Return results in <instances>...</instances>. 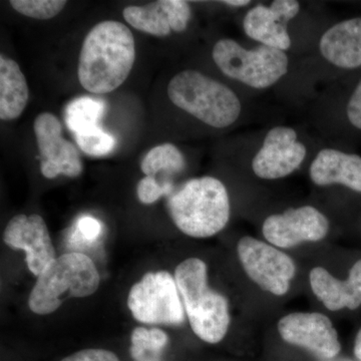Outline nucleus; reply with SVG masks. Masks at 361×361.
I'll return each instance as SVG.
<instances>
[{
	"mask_svg": "<svg viewBox=\"0 0 361 361\" xmlns=\"http://www.w3.org/2000/svg\"><path fill=\"white\" fill-rule=\"evenodd\" d=\"M135 59V39L128 26L116 20L94 26L78 59L80 85L92 94H108L125 82Z\"/></svg>",
	"mask_w": 361,
	"mask_h": 361,
	"instance_id": "f257e3e1",
	"label": "nucleus"
},
{
	"mask_svg": "<svg viewBox=\"0 0 361 361\" xmlns=\"http://www.w3.org/2000/svg\"><path fill=\"white\" fill-rule=\"evenodd\" d=\"M171 219L193 238H209L222 231L231 215L225 185L213 177L195 178L168 198Z\"/></svg>",
	"mask_w": 361,
	"mask_h": 361,
	"instance_id": "f03ea898",
	"label": "nucleus"
},
{
	"mask_svg": "<svg viewBox=\"0 0 361 361\" xmlns=\"http://www.w3.org/2000/svg\"><path fill=\"white\" fill-rule=\"evenodd\" d=\"M174 277L194 334L207 343H219L231 323L229 302L209 286L206 263L186 259L176 268Z\"/></svg>",
	"mask_w": 361,
	"mask_h": 361,
	"instance_id": "7ed1b4c3",
	"label": "nucleus"
},
{
	"mask_svg": "<svg viewBox=\"0 0 361 361\" xmlns=\"http://www.w3.org/2000/svg\"><path fill=\"white\" fill-rule=\"evenodd\" d=\"M101 276L89 256L66 253L56 257L37 277L28 297V306L35 314L56 312L68 298H84L96 293Z\"/></svg>",
	"mask_w": 361,
	"mask_h": 361,
	"instance_id": "20e7f679",
	"label": "nucleus"
},
{
	"mask_svg": "<svg viewBox=\"0 0 361 361\" xmlns=\"http://www.w3.org/2000/svg\"><path fill=\"white\" fill-rule=\"evenodd\" d=\"M168 96L180 110L216 129L230 127L241 114L236 94L200 71H183L173 77L169 82Z\"/></svg>",
	"mask_w": 361,
	"mask_h": 361,
	"instance_id": "39448f33",
	"label": "nucleus"
},
{
	"mask_svg": "<svg viewBox=\"0 0 361 361\" xmlns=\"http://www.w3.org/2000/svg\"><path fill=\"white\" fill-rule=\"evenodd\" d=\"M212 56L225 75L253 89L272 87L288 71L285 51L262 44L246 49L235 40L223 39L214 45Z\"/></svg>",
	"mask_w": 361,
	"mask_h": 361,
	"instance_id": "423d86ee",
	"label": "nucleus"
},
{
	"mask_svg": "<svg viewBox=\"0 0 361 361\" xmlns=\"http://www.w3.org/2000/svg\"><path fill=\"white\" fill-rule=\"evenodd\" d=\"M128 307L137 322L146 324L180 325L185 322L179 289L168 271L147 273L133 285Z\"/></svg>",
	"mask_w": 361,
	"mask_h": 361,
	"instance_id": "0eeeda50",
	"label": "nucleus"
},
{
	"mask_svg": "<svg viewBox=\"0 0 361 361\" xmlns=\"http://www.w3.org/2000/svg\"><path fill=\"white\" fill-rule=\"evenodd\" d=\"M240 263L261 289L275 296L288 293L296 274L293 259L268 242L244 236L237 244Z\"/></svg>",
	"mask_w": 361,
	"mask_h": 361,
	"instance_id": "6e6552de",
	"label": "nucleus"
},
{
	"mask_svg": "<svg viewBox=\"0 0 361 361\" xmlns=\"http://www.w3.org/2000/svg\"><path fill=\"white\" fill-rule=\"evenodd\" d=\"M277 329L285 342L306 349L320 360H332L341 353L336 327L322 313H290L278 322Z\"/></svg>",
	"mask_w": 361,
	"mask_h": 361,
	"instance_id": "1a4fd4ad",
	"label": "nucleus"
},
{
	"mask_svg": "<svg viewBox=\"0 0 361 361\" xmlns=\"http://www.w3.org/2000/svg\"><path fill=\"white\" fill-rule=\"evenodd\" d=\"M329 221L312 206L289 209L273 214L264 221L263 236L271 245L289 249L304 242H319L327 236Z\"/></svg>",
	"mask_w": 361,
	"mask_h": 361,
	"instance_id": "9d476101",
	"label": "nucleus"
},
{
	"mask_svg": "<svg viewBox=\"0 0 361 361\" xmlns=\"http://www.w3.org/2000/svg\"><path fill=\"white\" fill-rule=\"evenodd\" d=\"M42 163V174L47 179L59 175L77 178L84 170L80 154L73 142L63 137V126L56 116L42 113L33 123Z\"/></svg>",
	"mask_w": 361,
	"mask_h": 361,
	"instance_id": "9b49d317",
	"label": "nucleus"
},
{
	"mask_svg": "<svg viewBox=\"0 0 361 361\" xmlns=\"http://www.w3.org/2000/svg\"><path fill=\"white\" fill-rule=\"evenodd\" d=\"M307 149L297 139L295 130L273 128L252 161V170L260 179L277 180L295 172L305 160Z\"/></svg>",
	"mask_w": 361,
	"mask_h": 361,
	"instance_id": "f8f14e48",
	"label": "nucleus"
},
{
	"mask_svg": "<svg viewBox=\"0 0 361 361\" xmlns=\"http://www.w3.org/2000/svg\"><path fill=\"white\" fill-rule=\"evenodd\" d=\"M4 241L11 248L25 252L26 264L35 276L56 259L47 226L37 214L13 217L6 226Z\"/></svg>",
	"mask_w": 361,
	"mask_h": 361,
	"instance_id": "ddd939ff",
	"label": "nucleus"
},
{
	"mask_svg": "<svg viewBox=\"0 0 361 361\" xmlns=\"http://www.w3.org/2000/svg\"><path fill=\"white\" fill-rule=\"evenodd\" d=\"M299 11L300 4L296 0H275L270 6L258 4L246 13L244 32L262 45L286 51L291 47L287 23L295 18Z\"/></svg>",
	"mask_w": 361,
	"mask_h": 361,
	"instance_id": "4468645a",
	"label": "nucleus"
},
{
	"mask_svg": "<svg viewBox=\"0 0 361 361\" xmlns=\"http://www.w3.org/2000/svg\"><path fill=\"white\" fill-rule=\"evenodd\" d=\"M191 14L189 2L183 0H161L144 6H130L123 11V18L130 26L155 37H167L172 30L185 32Z\"/></svg>",
	"mask_w": 361,
	"mask_h": 361,
	"instance_id": "2eb2a0df",
	"label": "nucleus"
},
{
	"mask_svg": "<svg viewBox=\"0 0 361 361\" xmlns=\"http://www.w3.org/2000/svg\"><path fill=\"white\" fill-rule=\"evenodd\" d=\"M310 283L311 290L327 310H357L361 305V259L351 267L346 280L337 279L317 266L310 271Z\"/></svg>",
	"mask_w": 361,
	"mask_h": 361,
	"instance_id": "dca6fc26",
	"label": "nucleus"
},
{
	"mask_svg": "<svg viewBox=\"0 0 361 361\" xmlns=\"http://www.w3.org/2000/svg\"><path fill=\"white\" fill-rule=\"evenodd\" d=\"M310 176L317 186L339 184L361 193V157L323 149L311 164Z\"/></svg>",
	"mask_w": 361,
	"mask_h": 361,
	"instance_id": "f3484780",
	"label": "nucleus"
},
{
	"mask_svg": "<svg viewBox=\"0 0 361 361\" xmlns=\"http://www.w3.org/2000/svg\"><path fill=\"white\" fill-rule=\"evenodd\" d=\"M323 58L331 65L353 70L361 66V18L336 23L319 42Z\"/></svg>",
	"mask_w": 361,
	"mask_h": 361,
	"instance_id": "a211bd4d",
	"label": "nucleus"
},
{
	"mask_svg": "<svg viewBox=\"0 0 361 361\" xmlns=\"http://www.w3.org/2000/svg\"><path fill=\"white\" fill-rule=\"evenodd\" d=\"M30 97L26 78L16 61L0 56V118L13 121L20 116Z\"/></svg>",
	"mask_w": 361,
	"mask_h": 361,
	"instance_id": "6ab92c4d",
	"label": "nucleus"
},
{
	"mask_svg": "<svg viewBox=\"0 0 361 361\" xmlns=\"http://www.w3.org/2000/svg\"><path fill=\"white\" fill-rule=\"evenodd\" d=\"M104 109V102L89 97L73 99L66 110V122L73 134L99 128Z\"/></svg>",
	"mask_w": 361,
	"mask_h": 361,
	"instance_id": "aec40b11",
	"label": "nucleus"
},
{
	"mask_svg": "<svg viewBox=\"0 0 361 361\" xmlns=\"http://www.w3.org/2000/svg\"><path fill=\"white\" fill-rule=\"evenodd\" d=\"M186 167L185 157L175 145L166 142L149 151L142 159L141 169L146 176L155 177L161 171L168 173L182 172Z\"/></svg>",
	"mask_w": 361,
	"mask_h": 361,
	"instance_id": "412c9836",
	"label": "nucleus"
},
{
	"mask_svg": "<svg viewBox=\"0 0 361 361\" xmlns=\"http://www.w3.org/2000/svg\"><path fill=\"white\" fill-rule=\"evenodd\" d=\"M167 334L160 329H147L137 327L132 334L130 355L135 360H140L149 355L159 356L167 346Z\"/></svg>",
	"mask_w": 361,
	"mask_h": 361,
	"instance_id": "4be33fe9",
	"label": "nucleus"
},
{
	"mask_svg": "<svg viewBox=\"0 0 361 361\" xmlns=\"http://www.w3.org/2000/svg\"><path fill=\"white\" fill-rule=\"evenodd\" d=\"M65 0H13L11 6L18 13L35 20H51L65 8Z\"/></svg>",
	"mask_w": 361,
	"mask_h": 361,
	"instance_id": "5701e85b",
	"label": "nucleus"
},
{
	"mask_svg": "<svg viewBox=\"0 0 361 361\" xmlns=\"http://www.w3.org/2000/svg\"><path fill=\"white\" fill-rule=\"evenodd\" d=\"M75 141L82 151L90 156L109 155L116 147V139L102 128L75 134Z\"/></svg>",
	"mask_w": 361,
	"mask_h": 361,
	"instance_id": "b1692460",
	"label": "nucleus"
},
{
	"mask_svg": "<svg viewBox=\"0 0 361 361\" xmlns=\"http://www.w3.org/2000/svg\"><path fill=\"white\" fill-rule=\"evenodd\" d=\"M173 191V185L170 182H165L163 184L158 183L155 177L146 176L140 180L137 184V198L142 204L149 205L155 203L163 196H170Z\"/></svg>",
	"mask_w": 361,
	"mask_h": 361,
	"instance_id": "393cba45",
	"label": "nucleus"
},
{
	"mask_svg": "<svg viewBox=\"0 0 361 361\" xmlns=\"http://www.w3.org/2000/svg\"><path fill=\"white\" fill-rule=\"evenodd\" d=\"M61 361H120L115 353L106 349H84Z\"/></svg>",
	"mask_w": 361,
	"mask_h": 361,
	"instance_id": "a878e982",
	"label": "nucleus"
},
{
	"mask_svg": "<svg viewBox=\"0 0 361 361\" xmlns=\"http://www.w3.org/2000/svg\"><path fill=\"white\" fill-rule=\"evenodd\" d=\"M78 230L82 235V239L87 241H94L99 238L102 233V225L94 218L85 216L82 219L78 220Z\"/></svg>",
	"mask_w": 361,
	"mask_h": 361,
	"instance_id": "bb28decb",
	"label": "nucleus"
},
{
	"mask_svg": "<svg viewBox=\"0 0 361 361\" xmlns=\"http://www.w3.org/2000/svg\"><path fill=\"white\" fill-rule=\"evenodd\" d=\"M346 111L351 125L361 130V80L349 99Z\"/></svg>",
	"mask_w": 361,
	"mask_h": 361,
	"instance_id": "cd10ccee",
	"label": "nucleus"
},
{
	"mask_svg": "<svg viewBox=\"0 0 361 361\" xmlns=\"http://www.w3.org/2000/svg\"><path fill=\"white\" fill-rule=\"evenodd\" d=\"M355 355L358 361H361V329L358 331L355 341Z\"/></svg>",
	"mask_w": 361,
	"mask_h": 361,
	"instance_id": "c85d7f7f",
	"label": "nucleus"
},
{
	"mask_svg": "<svg viewBox=\"0 0 361 361\" xmlns=\"http://www.w3.org/2000/svg\"><path fill=\"white\" fill-rule=\"evenodd\" d=\"M223 4L230 6L242 7L248 6L251 1L249 0H227V1H223Z\"/></svg>",
	"mask_w": 361,
	"mask_h": 361,
	"instance_id": "c756f323",
	"label": "nucleus"
},
{
	"mask_svg": "<svg viewBox=\"0 0 361 361\" xmlns=\"http://www.w3.org/2000/svg\"><path fill=\"white\" fill-rule=\"evenodd\" d=\"M135 361H161L160 358H159V356L157 355H147L145 356L144 358H142V360H135Z\"/></svg>",
	"mask_w": 361,
	"mask_h": 361,
	"instance_id": "7c9ffc66",
	"label": "nucleus"
},
{
	"mask_svg": "<svg viewBox=\"0 0 361 361\" xmlns=\"http://www.w3.org/2000/svg\"><path fill=\"white\" fill-rule=\"evenodd\" d=\"M343 361H350V360H343Z\"/></svg>",
	"mask_w": 361,
	"mask_h": 361,
	"instance_id": "2f4dec72",
	"label": "nucleus"
}]
</instances>
